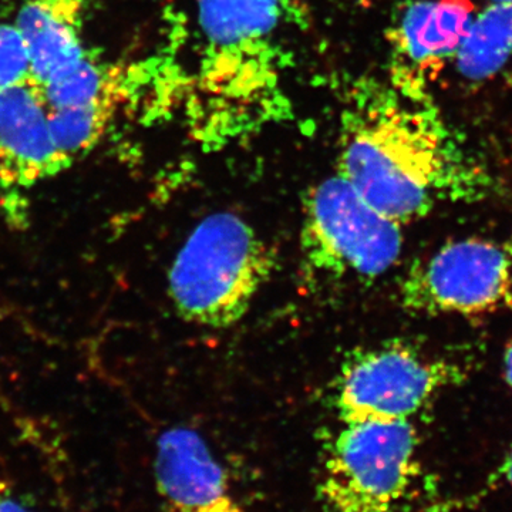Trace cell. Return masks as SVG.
Instances as JSON below:
<instances>
[{
	"instance_id": "obj_1",
	"label": "cell",
	"mask_w": 512,
	"mask_h": 512,
	"mask_svg": "<svg viewBox=\"0 0 512 512\" xmlns=\"http://www.w3.org/2000/svg\"><path fill=\"white\" fill-rule=\"evenodd\" d=\"M397 224L426 217L440 200H481L493 180L447 126L433 100L392 84H357L340 121L338 173Z\"/></svg>"
},
{
	"instance_id": "obj_2",
	"label": "cell",
	"mask_w": 512,
	"mask_h": 512,
	"mask_svg": "<svg viewBox=\"0 0 512 512\" xmlns=\"http://www.w3.org/2000/svg\"><path fill=\"white\" fill-rule=\"evenodd\" d=\"M276 265L274 248L244 218L217 212L195 227L175 256L168 291L185 322L227 329L247 315Z\"/></svg>"
},
{
	"instance_id": "obj_3",
	"label": "cell",
	"mask_w": 512,
	"mask_h": 512,
	"mask_svg": "<svg viewBox=\"0 0 512 512\" xmlns=\"http://www.w3.org/2000/svg\"><path fill=\"white\" fill-rule=\"evenodd\" d=\"M419 474L410 419L342 421L319 494L330 512H399Z\"/></svg>"
},
{
	"instance_id": "obj_4",
	"label": "cell",
	"mask_w": 512,
	"mask_h": 512,
	"mask_svg": "<svg viewBox=\"0 0 512 512\" xmlns=\"http://www.w3.org/2000/svg\"><path fill=\"white\" fill-rule=\"evenodd\" d=\"M402 248V225L375 210L339 174L306 192L301 251L311 274L338 281L379 278Z\"/></svg>"
},
{
	"instance_id": "obj_5",
	"label": "cell",
	"mask_w": 512,
	"mask_h": 512,
	"mask_svg": "<svg viewBox=\"0 0 512 512\" xmlns=\"http://www.w3.org/2000/svg\"><path fill=\"white\" fill-rule=\"evenodd\" d=\"M205 42L201 79L212 97L241 100L275 80L274 42L306 23L299 0H195Z\"/></svg>"
},
{
	"instance_id": "obj_6",
	"label": "cell",
	"mask_w": 512,
	"mask_h": 512,
	"mask_svg": "<svg viewBox=\"0 0 512 512\" xmlns=\"http://www.w3.org/2000/svg\"><path fill=\"white\" fill-rule=\"evenodd\" d=\"M460 377L456 366L403 343H386L345 360L333 386V409L340 421L410 419Z\"/></svg>"
},
{
	"instance_id": "obj_7",
	"label": "cell",
	"mask_w": 512,
	"mask_h": 512,
	"mask_svg": "<svg viewBox=\"0 0 512 512\" xmlns=\"http://www.w3.org/2000/svg\"><path fill=\"white\" fill-rule=\"evenodd\" d=\"M402 305L419 315H478L512 305L511 251L463 239L416 262L400 286Z\"/></svg>"
},
{
	"instance_id": "obj_8",
	"label": "cell",
	"mask_w": 512,
	"mask_h": 512,
	"mask_svg": "<svg viewBox=\"0 0 512 512\" xmlns=\"http://www.w3.org/2000/svg\"><path fill=\"white\" fill-rule=\"evenodd\" d=\"M471 0H409L387 29L390 80L412 100H430V89L456 59L474 19Z\"/></svg>"
},
{
	"instance_id": "obj_9",
	"label": "cell",
	"mask_w": 512,
	"mask_h": 512,
	"mask_svg": "<svg viewBox=\"0 0 512 512\" xmlns=\"http://www.w3.org/2000/svg\"><path fill=\"white\" fill-rule=\"evenodd\" d=\"M72 165L53 138L42 86L32 79L0 87V183L29 188Z\"/></svg>"
},
{
	"instance_id": "obj_10",
	"label": "cell",
	"mask_w": 512,
	"mask_h": 512,
	"mask_svg": "<svg viewBox=\"0 0 512 512\" xmlns=\"http://www.w3.org/2000/svg\"><path fill=\"white\" fill-rule=\"evenodd\" d=\"M154 478L171 512H245L210 444L188 427L158 437Z\"/></svg>"
},
{
	"instance_id": "obj_11",
	"label": "cell",
	"mask_w": 512,
	"mask_h": 512,
	"mask_svg": "<svg viewBox=\"0 0 512 512\" xmlns=\"http://www.w3.org/2000/svg\"><path fill=\"white\" fill-rule=\"evenodd\" d=\"M84 0H25L15 25L32 60L33 79L43 84L86 52L83 45Z\"/></svg>"
},
{
	"instance_id": "obj_12",
	"label": "cell",
	"mask_w": 512,
	"mask_h": 512,
	"mask_svg": "<svg viewBox=\"0 0 512 512\" xmlns=\"http://www.w3.org/2000/svg\"><path fill=\"white\" fill-rule=\"evenodd\" d=\"M512 59V5L490 3L471 20L456 59L458 73L470 82H484Z\"/></svg>"
},
{
	"instance_id": "obj_13",
	"label": "cell",
	"mask_w": 512,
	"mask_h": 512,
	"mask_svg": "<svg viewBox=\"0 0 512 512\" xmlns=\"http://www.w3.org/2000/svg\"><path fill=\"white\" fill-rule=\"evenodd\" d=\"M127 92H113L64 109L49 110V124L57 147L72 163L87 156L106 134Z\"/></svg>"
},
{
	"instance_id": "obj_14",
	"label": "cell",
	"mask_w": 512,
	"mask_h": 512,
	"mask_svg": "<svg viewBox=\"0 0 512 512\" xmlns=\"http://www.w3.org/2000/svg\"><path fill=\"white\" fill-rule=\"evenodd\" d=\"M127 77L113 64L87 50L77 62L42 86L49 110L77 106L113 92H127Z\"/></svg>"
},
{
	"instance_id": "obj_15",
	"label": "cell",
	"mask_w": 512,
	"mask_h": 512,
	"mask_svg": "<svg viewBox=\"0 0 512 512\" xmlns=\"http://www.w3.org/2000/svg\"><path fill=\"white\" fill-rule=\"evenodd\" d=\"M33 79L28 46L15 23H0V87Z\"/></svg>"
},
{
	"instance_id": "obj_16",
	"label": "cell",
	"mask_w": 512,
	"mask_h": 512,
	"mask_svg": "<svg viewBox=\"0 0 512 512\" xmlns=\"http://www.w3.org/2000/svg\"><path fill=\"white\" fill-rule=\"evenodd\" d=\"M0 512H33L12 493V490L0 484Z\"/></svg>"
},
{
	"instance_id": "obj_17",
	"label": "cell",
	"mask_w": 512,
	"mask_h": 512,
	"mask_svg": "<svg viewBox=\"0 0 512 512\" xmlns=\"http://www.w3.org/2000/svg\"><path fill=\"white\" fill-rule=\"evenodd\" d=\"M505 377L512 387V343L505 352Z\"/></svg>"
},
{
	"instance_id": "obj_18",
	"label": "cell",
	"mask_w": 512,
	"mask_h": 512,
	"mask_svg": "<svg viewBox=\"0 0 512 512\" xmlns=\"http://www.w3.org/2000/svg\"><path fill=\"white\" fill-rule=\"evenodd\" d=\"M505 477H507L508 483L512 485V451L507 458V463H505Z\"/></svg>"
},
{
	"instance_id": "obj_19",
	"label": "cell",
	"mask_w": 512,
	"mask_h": 512,
	"mask_svg": "<svg viewBox=\"0 0 512 512\" xmlns=\"http://www.w3.org/2000/svg\"><path fill=\"white\" fill-rule=\"evenodd\" d=\"M491 3H505V5H512V0H490Z\"/></svg>"
}]
</instances>
